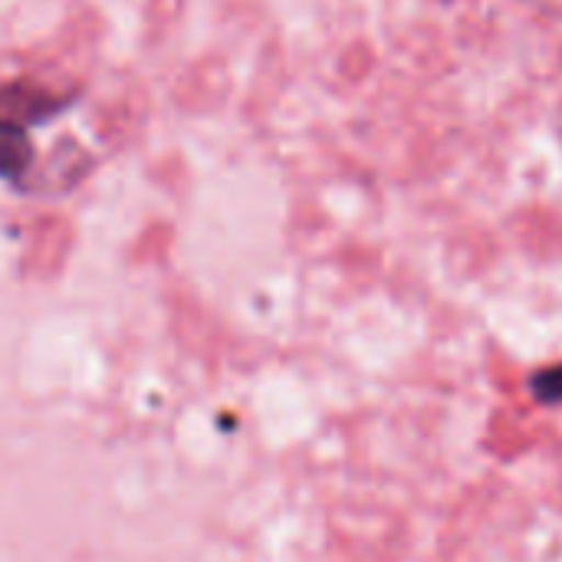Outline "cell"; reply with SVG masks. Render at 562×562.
<instances>
[{
    "instance_id": "6da1fadb",
    "label": "cell",
    "mask_w": 562,
    "mask_h": 562,
    "mask_svg": "<svg viewBox=\"0 0 562 562\" xmlns=\"http://www.w3.org/2000/svg\"><path fill=\"white\" fill-rule=\"evenodd\" d=\"M53 109L46 95H36L33 89H20L16 99L10 92L0 95V175L16 178L30 161V138L26 125L43 119Z\"/></svg>"
},
{
    "instance_id": "7a4b0ae2",
    "label": "cell",
    "mask_w": 562,
    "mask_h": 562,
    "mask_svg": "<svg viewBox=\"0 0 562 562\" xmlns=\"http://www.w3.org/2000/svg\"><path fill=\"white\" fill-rule=\"evenodd\" d=\"M533 395L543 405H562V366L543 369L533 375Z\"/></svg>"
}]
</instances>
